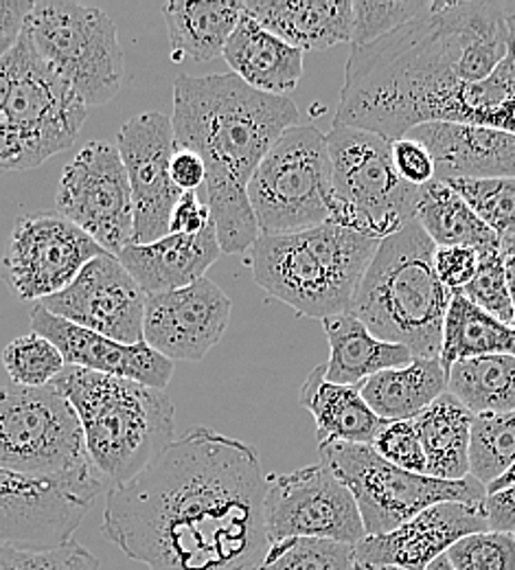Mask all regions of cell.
I'll return each instance as SVG.
<instances>
[{"mask_svg":"<svg viewBox=\"0 0 515 570\" xmlns=\"http://www.w3.org/2000/svg\"><path fill=\"white\" fill-rule=\"evenodd\" d=\"M259 452L189 428L106 494L103 535L149 570H252L268 551Z\"/></svg>","mask_w":515,"mask_h":570,"instance_id":"obj_1","label":"cell"},{"mask_svg":"<svg viewBox=\"0 0 515 570\" xmlns=\"http://www.w3.org/2000/svg\"><path fill=\"white\" fill-rule=\"evenodd\" d=\"M507 47L505 2L433 0L408 24L351 47L334 124L397 141L443 121L456 90L489 79Z\"/></svg>","mask_w":515,"mask_h":570,"instance_id":"obj_2","label":"cell"},{"mask_svg":"<svg viewBox=\"0 0 515 570\" xmlns=\"http://www.w3.org/2000/svg\"><path fill=\"white\" fill-rule=\"evenodd\" d=\"M290 97L261 92L235 72L191 77L174 83V137L200 154L207 167L198 191L209 207L221 253L241 255L259 239L248 183L279 137L298 126Z\"/></svg>","mask_w":515,"mask_h":570,"instance_id":"obj_3","label":"cell"},{"mask_svg":"<svg viewBox=\"0 0 515 570\" xmlns=\"http://www.w3.org/2000/svg\"><path fill=\"white\" fill-rule=\"evenodd\" d=\"M49 386L73 406L90 463L110 490L137 479L176 439V406L160 389L79 366Z\"/></svg>","mask_w":515,"mask_h":570,"instance_id":"obj_4","label":"cell"},{"mask_svg":"<svg viewBox=\"0 0 515 570\" xmlns=\"http://www.w3.org/2000/svg\"><path fill=\"white\" fill-rule=\"evenodd\" d=\"M437 244L417 219L379 242L349 314L373 336L406 347L413 357H439L452 292L435 268Z\"/></svg>","mask_w":515,"mask_h":570,"instance_id":"obj_5","label":"cell"},{"mask_svg":"<svg viewBox=\"0 0 515 570\" xmlns=\"http://www.w3.org/2000/svg\"><path fill=\"white\" fill-rule=\"evenodd\" d=\"M379 242L325 222L286 235H259L248 266L255 284L296 314L325 321L349 312Z\"/></svg>","mask_w":515,"mask_h":570,"instance_id":"obj_6","label":"cell"},{"mask_svg":"<svg viewBox=\"0 0 515 570\" xmlns=\"http://www.w3.org/2000/svg\"><path fill=\"white\" fill-rule=\"evenodd\" d=\"M0 470L97 494L110 490L90 463L73 406L53 386L0 389Z\"/></svg>","mask_w":515,"mask_h":570,"instance_id":"obj_7","label":"cell"},{"mask_svg":"<svg viewBox=\"0 0 515 570\" xmlns=\"http://www.w3.org/2000/svg\"><path fill=\"white\" fill-rule=\"evenodd\" d=\"M22 36L86 106H106L119 97L126 56L119 29L103 9L71 0H36Z\"/></svg>","mask_w":515,"mask_h":570,"instance_id":"obj_8","label":"cell"},{"mask_svg":"<svg viewBox=\"0 0 515 570\" xmlns=\"http://www.w3.org/2000/svg\"><path fill=\"white\" fill-rule=\"evenodd\" d=\"M327 149L334 189L331 222L382 242L415 219L422 187H413L397 174L393 141L334 124Z\"/></svg>","mask_w":515,"mask_h":570,"instance_id":"obj_9","label":"cell"},{"mask_svg":"<svg viewBox=\"0 0 515 570\" xmlns=\"http://www.w3.org/2000/svg\"><path fill=\"white\" fill-rule=\"evenodd\" d=\"M16 72L4 104L0 174L40 167L73 147L88 106L73 88L31 49L27 38L13 47Z\"/></svg>","mask_w":515,"mask_h":570,"instance_id":"obj_10","label":"cell"},{"mask_svg":"<svg viewBox=\"0 0 515 570\" xmlns=\"http://www.w3.org/2000/svg\"><path fill=\"white\" fill-rule=\"evenodd\" d=\"M261 235H286L331 219L334 189L327 135L293 126L270 147L248 183Z\"/></svg>","mask_w":515,"mask_h":570,"instance_id":"obj_11","label":"cell"},{"mask_svg":"<svg viewBox=\"0 0 515 570\" xmlns=\"http://www.w3.org/2000/svg\"><path fill=\"white\" fill-rule=\"evenodd\" d=\"M323 463L354 494L367 535H384L439 502L487 500V488L476 479L439 481L413 474L382 459L365 443H320Z\"/></svg>","mask_w":515,"mask_h":570,"instance_id":"obj_12","label":"cell"},{"mask_svg":"<svg viewBox=\"0 0 515 570\" xmlns=\"http://www.w3.org/2000/svg\"><path fill=\"white\" fill-rule=\"evenodd\" d=\"M264 522L268 544L316 538L356 547L367 538L354 494L323 461L266 476Z\"/></svg>","mask_w":515,"mask_h":570,"instance_id":"obj_13","label":"cell"},{"mask_svg":"<svg viewBox=\"0 0 515 570\" xmlns=\"http://www.w3.org/2000/svg\"><path fill=\"white\" fill-rule=\"evenodd\" d=\"M58 215L90 235L108 255L132 244L135 205L117 142H86L62 169Z\"/></svg>","mask_w":515,"mask_h":570,"instance_id":"obj_14","label":"cell"},{"mask_svg":"<svg viewBox=\"0 0 515 570\" xmlns=\"http://www.w3.org/2000/svg\"><path fill=\"white\" fill-rule=\"evenodd\" d=\"M106 250L62 215L38 212L16 219L0 277L20 301H44L73 284Z\"/></svg>","mask_w":515,"mask_h":570,"instance_id":"obj_15","label":"cell"},{"mask_svg":"<svg viewBox=\"0 0 515 570\" xmlns=\"http://www.w3.org/2000/svg\"><path fill=\"white\" fill-rule=\"evenodd\" d=\"M117 149L132 189V244L156 242L169 233V217L182 196L169 171L176 149L171 119L156 110L128 119L117 132Z\"/></svg>","mask_w":515,"mask_h":570,"instance_id":"obj_16","label":"cell"},{"mask_svg":"<svg viewBox=\"0 0 515 570\" xmlns=\"http://www.w3.org/2000/svg\"><path fill=\"white\" fill-rule=\"evenodd\" d=\"M146 298L148 294L123 264L106 253L86 264L73 284L40 305L77 327L137 345L143 343Z\"/></svg>","mask_w":515,"mask_h":570,"instance_id":"obj_17","label":"cell"},{"mask_svg":"<svg viewBox=\"0 0 515 570\" xmlns=\"http://www.w3.org/2000/svg\"><path fill=\"white\" fill-rule=\"evenodd\" d=\"M97 497L73 483L0 470V544L58 549L73 540Z\"/></svg>","mask_w":515,"mask_h":570,"instance_id":"obj_18","label":"cell"},{"mask_svg":"<svg viewBox=\"0 0 515 570\" xmlns=\"http://www.w3.org/2000/svg\"><path fill=\"white\" fill-rule=\"evenodd\" d=\"M230 312L228 294L207 277L178 289L148 294L143 341L171 362H198L220 343Z\"/></svg>","mask_w":515,"mask_h":570,"instance_id":"obj_19","label":"cell"},{"mask_svg":"<svg viewBox=\"0 0 515 570\" xmlns=\"http://www.w3.org/2000/svg\"><path fill=\"white\" fill-rule=\"evenodd\" d=\"M489 531L485 502H439L384 535L356 544V564L368 569L426 570L472 533Z\"/></svg>","mask_w":515,"mask_h":570,"instance_id":"obj_20","label":"cell"},{"mask_svg":"<svg viewBox=\"0 0 515 570\" xmlns=\"http://www.w3.org/2000/svg\"><path fill=\"white\" fill-rule=\"evenodd\" d=\"M29 323L31 332L49 338L60 350L67 366L132 380L160 391L174 377V362L153 352L146 341L137 345L112 341L47 312L40 303L31 307Z\"/></svg>","mask_w":515,"mask_h":570,"instance_id":"obj_21","label":"cell"},{"mask_svg":"<svg viewBox=\"0 0 515 570\" xmlns=\"http://www.w3.org/2000/svg\"><path fill=\"white\" fill-rule=\"evenodd\" d=\"M408 139L422 142L435 160V180L515 178V135L474 126L433 121L413 128Z\"/></svg>","mask_w":515,"mask_h":570,"instance_id":"obj_22","label":"cell"},{"mask_svg":"<svg viewBox=\"0 0 515 570\" xmlns=\"http://www.w3.org/2000/svg\"><path fill=\"white\" fill-rule=\"evenodd\" d=\"M220 255L216 224H211L198 235L169 233L149 244H130L117 259L146 294H156L202 279Z\"/></svg>","mask_w":515,"mask_h":570,"instance_id":"obj_23","label":"cell"},{"mask_svg":"<svg viewBox=\"0 0 515 570\" xmlns=\"http://www.w3.org/2000/svg\"><path fill=\"white\" fill-rule=\"evenodd\" d=\"M241 11L298 51H320L354 36L351 0H244Z\"/></svg>","mask_w":515,"mask_h":570,"instance_id":"obj_24","label":"cell"},{"mask_svg":"<svg viewBox=\"0 0 515 570\" xmlns=\"http://www.w3.org/2000/svg\"><path fill=\"white\" fill-rule=\"evenodd\" d=\"M221 58L248 86L286 97L303 77V51L290 47L241 11Z\"/></svg>","mask_w":515,"mask_h":570,"instance_id":"obj_25","label":"cell"},{"mask_svg":"<svg viewBox=\"0 0 515 570\" xmlns=\"http://www.w3.org/2000/svg\"><path fill=\"white\" fill-rule=\"evenodd\" d=\"M298 402L311 413L320 443H365L370 445L384 420L368 409L360 386L334 384L325 377V364L311 368L300 386Z\"/></svg>","mask_w":515,"mask_h":570,"instance_id":"obj_26","label":"cell"},{"mask_svg":"<svg viewBox=\"0 0 515 570\" xmlns=\"http://www.w3.org/2000/svg\"><path fill=\"white\" fill-rule=\"evenodd\" d=\"M320 323L329 341L325 377L334 384L360 386L375 373L399 368L415 360L406 347L373 336L367 325L349 312L329 316Z\"/></svg>","mask_w":515,"mask_h":570,"instance_id":"obj_27","label":"cell"},{"mask_svg":"<svg viewBox=\"0 0 515 570\" xmlns=\"http://www.w3.org/2000/svg\"><path fill=\"white\" fill-rule=\"evenodd\" d=\"M368 409L384 422H410L447 393V371L439 357H415L360 384Z\"/></svg>","mask_w":515,"mask_h":570,"instance_id":"obj_28","label":"cell"},{"mask_svg":"<svg viewBox=\"0 0 515 570\" xmlns=\"http://www.w3.org/2000/svg\"><path fill=\"white\" fill-rule=\"evenodd\" d=\"M167 22L174 62H209L220 58L239 24L241 2H180L160 4Z\"/></svg>","mask_w":515,"mask_h":570,"instance_id":"obj_29","label":"cell"},{"mask_svg":"<svg viewBox=\"0 0 515 570\" xmlns=\"http://www.w3.org/2000/svg\"><path fill=\"white\" fill-rule=\"evenodd\" d=\"M426 454V476L463 481L469 476V441L474 415L449 393L410 420Z\"/></svg>","mask_w":515,"mask_h":570,"instance_id":"obj_30","label":"cell"},{"mask_svg":"<svg viewBox=\"0 0 515 570\" xmlns=\"http://www.w3.org/2000/svg\"><path fill=\"white\" fill-rule=\"evenodd\" d=\"M509 22L507 58L483 83H465L456 90L445 121L474 124L515 135V2H505Z\"/></svg>","mask_w":515,"mask_h":570,"instance_id":"obj_31","label":"cell"},{"mask_svg":"<svg viewBox=\"0 0 515 570\" xmlns=\"http://www.w3.org/2000/svg\"><path fill=\"white\" fill-rule=\"evenodd\" d=\"M515 356V327L501 323L463 294H452L443 321L442 360L447 371L467 357Z\"/></svg>","mask_w":515,"mask_h":570,"instance_id":"obj_32","label":"cell"},{"mask_svg":"<svg viewBox=\"0 0 515 570\" xmlns=\"http://www.w3.org/2000/svg\"><path fill=\"white\" fill-rule=\"evenodd\" d=\"M415 219L437 246H469L478 250L501 246L496 233L452 187L439 180L419 189Z\"/></svg>","mask_w":515,"mask_h":570,"instance_id":"obj_33","label":"cell"},{"mask_svg":"<svg viewBox=\"0 0 515 570\" xmlns=\"http://www.w3.org/2000/svg\"><path fill=\"white\" fill-rule=\"evenodd\" d=\"M447 393L474 417L515 411V356L458 360L447 368Z\"/></svg>","mask_w":515,"mask_h":570,"instance_id":"obj_34","label":"cell"},{"mask_svg":"<svg viewBox=\"0 0 515 570\" xmlns=\"http://www.w3.org/2000/svg\"><path fill=\"white\" fill-rule=\"evenodd\" d=\"M515 463V411L476 415L469 441V476L492 485Z\"/></svg>","mask_w":515,"mask_h":570,"instance_id":"obj_35","label":"cell"},{"mask_svg":"<svg viewBox=\"0 0 515 570\" xmlns=\"http://www.w3.org/2000/svg\"><path fill=\"white\" fill-rule=\"evenodd\" d=\"M356 547L316 540V538H290L270 544L266 556L252 570H354Z\"/></svg>","mask_w":515,"mask_h":570,"instance_id":"obj_36","label":"cell"},{"mask_svg":"<svg viewBox=\"0 0 515 570\" xmlns=\"http://www.w3.org/2000/svg\"><path fill=\"white\" fill-rule=\"evenodd\" d=\"M472 209L501 239V244L515 242V178L489 180H447Z\"/></svg>","mask_w":515,"mask_h":570,"instance_id":"obj_37","label":"cell"},{"mask_svg":"<svg viewBox=\"0 0 515 570\" xmlns=\"http://www.w3.org/2000/svg\"><path fill=\"white\" fill-rule=\"evenodd\" d=\"M2 366L11 384L42 389L49 386L67 368V362L49 338L31 332L4 347Z\"/></svg>","mask_w":515,"mask_h":570,"instance_id":"obj_38","label":"cell"},{"mask_svg":"<svg viewBox=\"0 0 515 570\" xmlns=\"http://www.w3.org/2000/svg\"><path fill=\"white\" fill-rule=\"evenodd\" d=\"M467 301L478 305L483 312L492 314L501 323L514 325V305L507 279V257L501 253V246L478 250V271L474 279L460 292Z\"/></svg>","mask_w":515,"mask_h":570,"instance_id":"obj_39","label":"cell"},{"mask_svg":"<svg viewBox=\"0 0 515 570\" xmlns=\"http://www.w3.org/2000/svg\"><path fill=\"white\" fill-rule=\"evenodd\" d=\"M433 0H356L351 47L370 45L408 24L430 7Z\"/></svg>","mask_w":515,"mask_h":570,"instance_id":"obj_40","label":"cell"},{"mask_svg":"<svg viewBox=\"0 0 515 570\" xmlns=\"http://www.w3.org/2000/svg\"><path fill=\"white\" fill-rule=\"evenodd\" d=\"M454 570H515V533H472L445 553Z\"/></svg>","mask_w":515,"mask_h":570,"instance_id":"obj_41","label":"cell"},{"mask_svg":"<svg viewBox=\"0 0 515 570\" xmlns=\"http://www.w3.org/2000/svg\"><path fill=\"white\" fill-rule=\"evenodd\" d=\"M0 570H101V564L86 547L71 540L58 549L0 544Z\"/></svg>","mask_w":515,"mask_h":570,"instance_id":"obj_42","label":"cell"},{"mask_svg":"<svg viewBox=\"0 0 515 570\" xmlns=\"http://www.w3.org/2000/svg\"><path fill=\"white\" fill-rule=\"evenodd\" d=\"M370 445L395 468L426 476V454L413 422H386Z\"/></svg>","mask_w":515,"mask_h":570,"instance_id":"obj_43","label":"cell"},{"mask_svg":"<svg viewBox=\"0 0 515 570\" xmlns=\"http://www.w3.org/2000/svg\"><path fill=\"white\" fill-rule=\"evenodd\" d=\"M435 268L442 284L454 294L469 284L478 271V248L437 246Z\"/></svg>","mask_w":515,"mask_h":570,"instance_id":"obj_44","label":"cell"},{"mask_svg":"<svg viewBox=\"0 0 515 570\" xmlns=\"http://www.w3.org/2000/svg\"><path fill=\"white\" fill-rule=\"evenodd\" d=\"M393 163L397 174L413 187H426L435 180V160L422 142L408 137L393 141Z\"/></svg>","mask_w":515,"mask_h":570,"instance_id":"obj_45","label":"cell"},{"mask_svg":"<svg viewBox=\"0 0 515 570\" xmlns=\"http://www.w3.org/2000/svg\"><path fill=\"white\" fill-rule=\"evenodd\" d=\"M214 224V217L200 194H182L169 217V233L198 235ZM167 233V235H169Z\"/></svg>","mask_w":515,"mask_h":570,"instance_id":"obj_46","label":"cell"},{"mask_svg":"<svg viewBox=\"0 0 515 570\" xmlns=\"http://www.w3.org/2000/svg\"><path fill=\"white\" fill-rule=\"evenodd\" d=\"M169 171H171V180L180 189V194H198L205 187V180H207L205 160L200 158V154H196L194 149L180 147L178 142H176V149L171 156Z\"/></svg>","mask_w":515,"mask_h":570,"instance_id":"obj_47","label":"cell"},{"mask_svg":"<svg viewBox=\"0 0 515 570\" xmlns=\"http://www.w3.org/2000/svg\"><path fill=\"white\" fill-rule=\"evenodd\" d=\"M31 9V0H0V60L20 42Z\"/></svg>","mask_w":515,"mask_h":570,"instance_id":"obj_48","label":"cell"},{"mask_svg":"<svg viewBox=\"0 0 515 570\" xmlns=\"http://www.w3.org/2000/svg\"><path fill=\"white\" fill-rule=\"evenodd\" d=\"M485 513H487L489 531L515 533V488L498 494H487Z\"/></svg>","mask_w":515,"mask_h":570,"instance_id":"obj_49","label":"cell"},{"mask_svg":"<svg viewBox=\"0 0 515 570\" xmlns=\"http://www.w3.org/2000/svg\"><path fill=\"white\" fill-rule=\"evenodd\" d=\"M13 72H16V60H13V49L0 60V142H2V130H4V104L13 83Z\"/></svg>","mask_w":515,"mask_h":570,"instance_id":"obj_50","label":"cell"},{"mask_svg":"<svg viewBox=\"0 0 515 570\" xmlns=\"http://www.w3.org/2000/svg\"><path fill=\"white\" fill-rule=\"evenodd\" d=\"M512 488H515V463L503 476H498L492 485H487V494H498V492H505Z\"/></svg>","mask_w":515,"mask_h":570,"instance_id":"obj_51","label":"cell"},{"mask_svg":"<svg viewBox=\"0 0 515 570\" xmlns=\"http://www.w3.org/2000/svg\"><path fill=\"white\" fill-rule=\"evenodd\" d=\"M507 279H509V292H512V305H514L515 327V257H507Z\"/></svg>","mask_w":515,"mask_h":570,"instance_id":"obj_52","label":"cell"},{"mask_svg":"<svg viewBox=\"0 0 515 570\" xmlns=\"http://www.w3.org/2000/svg\"><path fill=\"white\" fill-rule=\"evenodd\" d=\"M426 570H454L452 569V564H449V560L445 558V556H442L439 560H435L430 567Z\"/></svg>","mask_w":515,"mask_h":570,"instance_id":"obj_53","label":"cell"},{"mask_svg":"<svg viewBox=\"0 0 515 570\" xmlns=\"http://www.w3.org/2000/svg\"><path fill=\"white\" fill-rule=\"evenodd\" d=\"M501 253H503L505 257H515V242H509V244H501Z\"/></svg>","mask_w":515,"mask_h":570,"instance_id":"obj_54","label":"cell"},{"mask_svg":"<svg viewBox=\"0 0 515 570\" xmlns=\"http://www.w3.org/2000/svg\"><path fill=\"white\" fill-rule=\"evenodd\" d=\"M354 570H399V569H368V567H360V564H356Z\"/></svg>","mask_w":515,"mask_h":570,"instance_id":"obj_55","label":"cell"}]
</instances>
